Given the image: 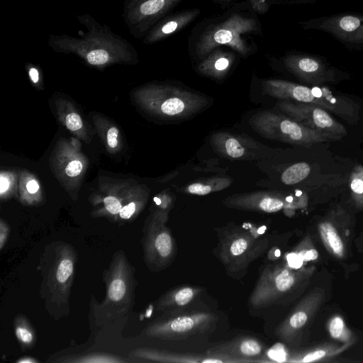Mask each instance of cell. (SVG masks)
<instances>
[{
    "label": "cell",
    "instance_id": "1",
    "mask_svg": "<svg viewBox=\"0 0 363 363\" xmlns=\"http://www.w3.org/2000/svg\"><path fill=\"white\" fill-rule=\"evenodd\" d=\"M249 125L266 139L303 147L337 141L342 138L310 128L274 109L257 111L249 119Z\"/></svg>",
    "mask_w": 363,
    "mask_h": 363
},
{
    "label": "cell",
    "instance_id": "2",
    "mask_svg": "<svg viewBox=\"0 0 363 363\" xmlns=\"http://www.w3.org/2000/svg\"><path fill=\"white\" fill-rule=\"evenodd\" d=\"M315 268H296L289 264L267 265L262 270L250 295L249 302L253 308L270 306L306 282Z\"/></svg>",
    "mask_w": 363,
    "mask_h": 363
},
{
    "label": "cell",
    "instance_id": "3",
    "mask_svg": "<svg viewBox=\"0 0 363 363\" xmlns=\"http://www.w3.org/2000/svg\"><path fill=\"white\" fill-rule=\"evenodd\" d=\"M256 29L257 22L255 19L234 13L201 35L196 44V54L201 57L216 47L227 45L245 55L248 48L241 35Z\"/></svg>",
    "mask_w": 363,
    "mask_h": 363
},
{
    "label": "cell",
    "instance_id": "4",
    "mask_svg": "<svg viewBox=\"0 0 363 363\" xmlns=\"http://www.w3.org/2000/svg\"><path fill=\"white\" fill-rule=\"evenodd\" d=\"M151 106L162 116L182 120L200 113L209 99L199 93L179 86H165L152 92Z\"/></svg>",
    "mask_w": 363,
    "mask_h": 363
},
{
    "label": "cell",
    "instance_id": "5",
    "mask_svg": "<svg viewBox=\"0 0 363 363\" xmlns=\"http://www.w3.org/2000/svg\"><path fill=\"white\" fill-rule=\"evenodd\" d=\"M210 143L219 156L233 160H254L269 158L277 149L269 147L244 133L226 131L212 133Z\"/></svg>",
    "mask_w": 363,
    "mask_h": 363
},
{
    "label": "cell",
    "instance_id": "6",
    "mask_svg": "<svg viewBox=\"0 0 363 363\" xmlns=\"http://www.w3.org/2000/svg\"><path fill=\"white\" fill-rule=\"evenodd\" d=\"M263 93L279 100L311 104L330 111L350 123L347 115L323 96L321 87H308L281 79H267L262 82Z\"/></svg>",
    "mask_w": 363,
    "mask_h": 363
},
{
    "label": "cell",
    "instance_id": "7",
    "mask_svg": "<svg viewBox=\"0 0 363 363\" xmlns=\"http://www.w3.org/2000/svg\"><path fill=\"white\" fill-rule=\"evenodd\" d=\"M310 128L345 136V126L328 112L318 106L289 100H279L273 108Z\"/></svg>",
    "mask_w": 363,
    "mask_h": 363
},
{
    "label": "cell",
    "instance_id": "8",
    "mask_svg": "<svg viewBox=\"0 0 363 363\" xmlns=\"http://www.w3.org/2000/svg\"><path fill=\"white\" fill-rule=\"evenodd\" d=\"M306 200L307 196L303 194L296 199L279 191H262L231 195L223 201V204L239 210L271 213L284 208H294Z\"/></svg>",
    "mask_w": 363,
    "mask_h": 363
},
{
    "label": "cell",
    "instance_id": "9",
    "mask_svg": "<svg viewBox=\"0 0 363 363\" xmlns=\"http://www.w3.org/2000/svg\"><path fill=\"white\" fill-rule=\"evenodd\" d=\"M216 319V315L211 312H179L157 325L152 331L155 335L160 337L186 339L210 329Z\"/></svg>",
    "mask_w": 363,
    "mask_h": 363
},
{
    "label": "cell",
    "instance_id": "10",
    "mask_svg": "<svg viewBox=\"0 0 363 363\" xmlns=\"http://www.w3.org/2000/svg\"><path fill=\"white\" fill-rule=\"evenodd\" d=\"M324 294L318 290L308 294L280 323L276 330L277 336L286 343L295 342L320 306Z\"/></svg>",
    "mask_w": 363,
    "mask_h": 363
},
{
    "label": "cell",
    "instance_id": "11",
    "mask_svg": "<svg viewBox=\"0 0 363 363\" xmlns=\"http://www.w3.org/2000/svg\"><path fill=\"white\" fill-rule=\"evenodd\" d=\"M287 69L300 80L308 84H320L335 81V73L317 58L290 55L284 59Z\"/></svg>",
    "mask_w": 363,
    "mask_h": 363
},
{
    "label": "cell",
    "instance_id": "12",
    "mask_svg": "<svg viewBox=\"0 0 363 363\" xmlns=\"http://www.w3.org/2000/svg\"><path fill=\"white\" fill-rule=\"evenodd\" d=\"M320 28L342 40L354 43H363L362 16H336L323 21Z\"/></svg>",
    "mask_w": 363,
    "mask_h": 363
},
{
    "label": "cell",
    "instance_id": "13",
    "mask_svg": "<svg viewBox=\"0 0 363 363\" xmlns=\"http://www.w3.org/2000/svg\"><path fill=\"white\" fill-rule=\"evenodd\" d=\"M257 245L255 239L243 233H234L223 242L220 255L225 265L232 267L237 261L247 257L252 252V247Z\"/></svg>",
    "mask_w": 363,
    "mask_h": 363
},
{
    "label": "cell",
    "instance_id": "14",
    "mask_svg": "<svg viewBox=\"0 0 363 363\" xmlns=\"http://www.w3.org/2000/svg\"><path fill=\"white\" fill-rule=\"evenodd\" d=\"M233 62L231 53L216 50L199 64L198 70L205 76L220 79L226 75Z\"/></svg>",
    "mask_w": 363,
    "mask_h": 363
},
{
    "label": "cell",
    "instance_id": "15",
    "mask_svg": "<svg viewBox=\"0 0 363 363\" xmlns=\"http://www.w3.org/2000/svg\"><path fill=\"white\" fill-rule=\"evenodd\" d=\"M318 230L327 250L334 256L342 257L345 254V243L336 227L331 222L325 220L318 225Z\"/></svg>",
    "mask_w": 363,
    "mask_h": 363
},
{
    "label": "cell",
    "instance_id": "16",
    "mask_svg": "<svg viewBox=\"0 0 363 363\" xmlns=\"http://www.w3.org/2000/svg\"><path fill=\"white\" fill-rule=\"evenodd\" d=\"M262 350L263 347L258 340L246 337L224 346L222 352L218 353L233 357H256L262 354Z\"/></svg>",
    "mask_w": 363,
    "mask_h": 363
},
{
    "label": "cell",
    "instance_id": "17",
    "mask_svg": "<svg viewBox=\"0 0 363 363\" xmlns=\"http://www.w3.org/2000/svg\"><path fill=\"white\" fill-rule=\"evenodd\" d=\"M157 256L164 263L173 259L175 255V244L171 233L165 226L159 230L152 241Z\"/></svg>",
    "mask_w": 363,
    "mask_h": 363
},
{
    "label": "cell",
    "instance_id": "18",
    "mask_svg": "<svg viewBox=\"0 0 363 363\" xmlns=\"http://www.w3.org/2000/svg\"><path fill=\"white\" fill-rule=\"evenodd\" d=\"M231 182L232 180L229 177H213L193 182L181 191L191 194L204 196L221 191L230 186Z\"/></svg>",
    "mask_w": 363,
    "mask_h": 363
},
{
    "label": "cell",
    "instance_id": "19",
    "mask_svg": "<svg viewBox=\"0 0 363 363\" xmlns=\"http://www.w3.org/2000/svg\"><path fill=\"white\" fill-rule=\"evenodd\" d=\"M201 291V289L198 287L190 286L179 287L168 294L164 300L163 305L178 311L188 306Z\"/></svg>",
    "mask_w": 363,
    "mask_h": 363
},
{
    "label": "cell",
    "instance_id": "20",
    "mask_svg": "<svg viewBox=\"0 0 363 363\" xmlns=\"http://www.w3.org/2000/svg\"><path fill=\"white\" fill-rule=\"evenodd\" d=\"M199 13V11L194 9L177 14L161 27L159 35H167L182 29Z\"/></svg>",
    "mask_w": 363,
    "mask_h": 363
},
{
    "label": "cell",
    "instance_id": "21",
    "mask_svg": "<svg viewBox=\"0 0 363 363\" xmlns=\"http://www.w3.org/2000/svg\"><path fill=\"white\" fill-rule=\"evenodd\" d=\"M311 167L306 162H301L286 168L281 176V182L286 185H294L306 179Z\"/></svg>",
    "mask_w": 363,
    "mask_h": 363
},
{
    "label": "cell",
    "instance_id": "22",
    "mask_svg": "<svg viewBox=\"0 0 363 363\" xmlns=\"http://www.w3.org/2000/svg\"><path fill=\"white\" fill-rule=\"evenodd\" d=\"M351 197L357 208H363V165H357L350 179Z\"/></svg>",
    "mask_w": 363,
    "mask_h": 363
},
{
    "label": "cell",
    "instance_id": "23",
    "mask_svg": "<svg viewBox=\"0 0 363 363\" xmlns=\"http://www.w3.org/2000/svg\"><path fill=\"white\" fill-rule=\"evenodd\" d=\"M177 0H147L140 6V11L145 16L155 14L168 6H171Z\"/></svg>",
    "mask_w": 363,
    "mask_h": 363
},
{
    "label": "cell",
    "instance_id": "24",
    "mask_svg": "<svg viewBox=\"0 0 363 363\" xmlns=\"http://www.w3.org/2000/svg\"><path fill=\"white\" fill-rule=\"evenodd\" d=\"M296 252L303 261H313L318 257V252L311 243V239L307 238L297 247Z\"/></svg>",
    "mask_w": 363,
    "mask_h": 363
},
{
    "label": "cell",
    "instance_id": "25",
    "mask_svg": "<svg viewBox=\"0 0 363 363\" xmlns=\"http://www.w3.org/2000/svg\"><path fill=\"white\" fill-rule=\"evenodd\" d=\"M125 289V282L121 279H116L109 286L108 296L112 301H118L124 296Z\"/></svg>",
    "mask_w": 363,
    "mask_h": 363
},
{
    "label": "cell",
    "instance_id": "26",
    "mask_svg": "<svg viewBox=\"0 0 363 363\" xmlns=\"http://www.w3.org/2000/svg\"><path fill=\"white\" fill-rule=\"evenodd\" d=\"M73 272V263L70 259L62 260L57 268L56 277L59 282L64 283L70 277Z\"/></svg>",
    "mask_w": 363,
    "mask_h": 363
},
{
    "label": "cell",
    "instance_id": "27",
    "mask_svg": "<svg viewBox=\"0 0 363 363\" xmlns=\"http://www.w3.org/2000/svg\"><path fill=\"white\" fill-rule=\"evenodd\" d=\"M344 331L345 324L341 317H334L329 324V333L330 335L335 339H340L342 337Z\"/></svg>",
    "mask_w": 363,
    "mask_h": 363
},
{
    "label": "cell",
    "instance_id": "28",
    "mask_svg": "<svg viewBox=\"0 0 363 363\" xmlns=\"http://www.w3.org/2000/svg\"><path fill=\"white\" fill-rule=\"evenodd\" d=\"M86 58L91 65H102L108 61V54L106 50L99 49L89 52Z\"/></svg>",
    "mask_w": 363,
    "mask_h": 363
},
{
    "label": "cell",
    "instance_id": "29",
    "mask_svg": "<svg viewBox=\"0 0 363 363\" xmlns=\"http://www.w3.org/2000/svg\"><path fill=\"white\" fill-rule=\"evenodd\" d=\"M104 203L106 210L111 214L120 213L121 205L119 201L114 196H107L104 199Z\"/></svg>",
    "mask_w": 363,
    "mask_h": 363
},
{
    "label": "cell",
    "instance_id": "30",
    "mask_svg": "<svg viewBox=\"0 0 363 363\" xmlns=\"http://www.w3.org/2000/svg\"><path fill=\"white\" fill-rule=\"evenodd\" d=\"M65 123L67 128L73 131L80 129L82 126L80 116L75 113L68 114L66 117Z\"/></svg>",
    "mask_w": 363,
    "mask_h": 363
},
{
    "label": "cell",
    "instance_id": "31",
    "mask_svg": "<svg viewBox=\"0 0 363 363\" xmlns=\"http://www.w3.org/2000/svg\"><path fill=\"white\" fill-rule=\"evenodd\" d=\"M328 353V350L318 349L306 354L301 360L302 362H310L324 358Z\"/></svg>",
    "mask_w": 363,
    "mask_h": 363
},
{
    "label": "cell",
    "instance_id": "32",
    "mask_svg": "<svg viewBox=\"0 0 363 363\" xmlns=\"http://www.w3.org/2000/svg\"><path fill=\"white\" fill-rule=\"evenodd\" d=\"M82 164L79 160L71 161L65 168V173L69 177H76L80 174Z\"/></svg>",
    "mask_w": 363,
    "mask_h": 363
},
{
    "label": "cell",
    "instance_id": "33",
    "mask_svg": "<svg viewBox=\"0 0 363 363\" xmlns=\"http://www.w3.org/2000/svg\"><path fill=\"white\" fill-rule=\"evenodd\" d=\"M16 334L17 337L23 342L28 343L33 340L32 334L24 328H17L16 330Z\"/></svg>",
    "mask_w": 363,
    "mask_h": 363
},
{
    "label": "cell",
    "instance_id": "34",
    "mask_svg": "<svg viewBox=\"0 0 363 363\" xmlns=\"http://www.w3.org/2000/svg\"><path fill=\"white\" fill-rule=\"evenodd\" d=\"M118 135V130L115 128H111L107 133V143L111 147H115L117 146L118 140L117 137Z\"/></svg>",
    "mask_w": 363,
    "mask_h": 363
},
{
    "label": "cell",
    "instance_id": "35",
    "mask_svg": "<svg viewBox=\"0 0 363 363\" xmlns=\"http://www.w3.org/2000/svg\"><path fill=\"white\" fill-rule=\"evenodd\" d=\"M135 211V204L133 202L121 208L120 211V216L124 219L130 218Z\"/></svg>",
    "mask_w": 363,
    "mask_h": 363
},
{
    "label": "cell",
    "instance_id": "36",
    "mask_svg": "<svg viewBox=\"0 0 363 363\" xmlns=\"http://www.w3.org/2000/svg\"><path fill=\"white\" fill-rule=\"evenodd\" d=\"M252 6L257 12H265L268 9V6L265 0H250Z\"/></svg>",
    "mask_w": 363,
    "mask_h": 363
},
{
    "label": "cell",
    "instance_id": "37",
    "mask_svg": "<svg viewBox=\"0 0 363 363\" xmlns=\"http://www.w3.org/2000/svg\"><path fill=\"white\" fill-rule=\"evenodd\" d=\"M26 188L29 193L34 194L38 190L39 186L35 180H30L27 183Z\"/></svg>",
    "mask_w": 363,
    "mask_h": 363
},
{
    "label": "cell",
    "instance_id": "38",
    "mask_svg": "<svg viewBox=\"0 0 363 363\" xmlns=\"http://www.w3.org/2000/svg\"><path fill=\"white\" fill-rule=\"evenodd\" d=\"M0 192L1 194H3L9 189V182L6 177L1 175L0 179Z\"/></svg>",
    "mask_w": 363,
    "mask_h": 363
},
{
    "label": "cell",
    "instance_id": "39",
    "mask_svg": "<svg viewBox=\"0 0 363 363\" xmlns=\"http://www.w3.org/2000/svg\"><path fill=\"white\" fill-rule=\"evenodd\" d=\"M30 77L34 83L38 81V72L35 68H31L29 71Z\"/></svg>",
    "mask_w": 363,
    "mask_h": 363
},
{
    "label": "cell",
    "instance_id": "40",
    "mask_svg": "<svg viewBox=\"0 0 363 363\" xmlns=\"http://www.w3.org/2000/svg\"><path fill=\"white\" fill-rule=\"evenodd\" d=\"M219 1H223V0H219Z\"/></svg>",
    "mask_w": 363,
    "mask_h": 363
},
{
    "label": "cell",
    "instance_id": "41",
    "mask_svg": "<svg viewBox=\"0 0 363 363\" xmlns=\"http://www.w3.org/2000/svg\"><path fill=\"white\" fill-rule=\"evenodd\" d=\"M177 1H178V0H177Z\"/></svg>",
    "mask_w": 363,
    "mask_h": 363
}]
</instances>
